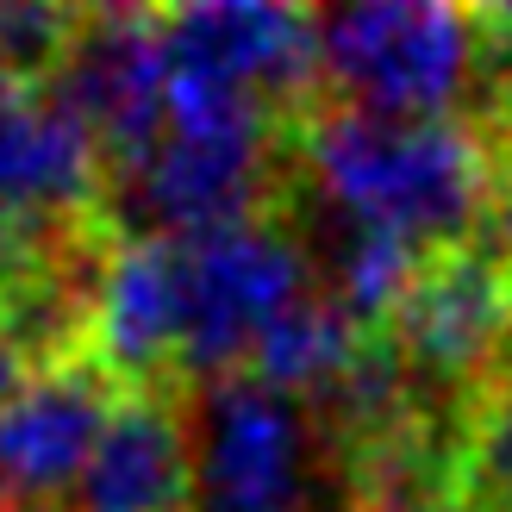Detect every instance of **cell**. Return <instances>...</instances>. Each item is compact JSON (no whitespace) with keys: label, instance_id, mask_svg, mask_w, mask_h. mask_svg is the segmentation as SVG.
Segmentation results:
<instances>
[{"label":"cell","instance_id":"2","mask_svg":"<svg viewBox=\"0 0 512 512\" xmlns=\"http://www.w3.org/2000/svg\"><path fill=\"white\" fill-rule=\"evenodd\" d=\"M194 512H356V475L313 400L256 375L188 388Z\"/></svg>","mask_w":512,"mask_h":512},{"label":"cell","instance_id":"15","mask_svg":"<svg viewBox=\"0 0 512 512\" xmlns=\"http://www.w3.org/2000/svg\"><path fill=\"white\" fill-rule=\"evenodd\" d=\"M356 512H388V506H356Z\"/></svg>","mask_w":512,"mask_h":512},{"label":"cell","instance_id":"1","mask_svg":"<svg viewBox=\"0 0 512 512\" xmlns=\"http://www.w3.org/2000/svg\"><path fill=\"white\" fill-rule=\"evenodd\" d=\"M294 169L319 207L419 256L506 225L500 157L469 119H388L313 100L294 125Z\"/></svg>","mask_w":512,"mask_h":512},{"label":"cell","instance_id":"10","mask_svg":"<svg viewBox=\"0 0 512 512\" xmlns=\"http://www.w3.org/2000/svg\"><path fill=\"white\" fill-rule=\"evenodd\" d=\"M69 512H194L188 388H125L88 469L69 488Z\"/></svg>","mask_w":512,"mask_h":512},{"label":"cell","instance_id":"13","mask_svg":"<svg viewBox=\"0 0 512 512\" xmlns=\"http://www.w3.org/2000/svg\"><path fill=\"white\" fill-rule=\"evenodd\" d=\"M450 500L475 512H512V363L463 400Z\"/></svg>","mask_w":512,"mask_h":512},{"label":"cell","instance_id":"3","mask_svg":"<svg viewBox=\"0 0 512 512\" xmlns=\"http://www.w3.org/2000/svg\"><path fill=\"white\" fill-rule=\"evenodd\" d=\"M319 100L388 119H469L481 88L475 7L438 0H369L313 13Z\"/></svg>","mask_w":512,"mask_h":512},{"label":"cell","instance_id":"9","mask_svg":"<svg viewBox=\"0 0 512 512\" xmlns=\"http://www.w3.org/2000/svg\"><path fill=\"white\" fill-rule=\"evenodd\" d=\"M107 219V163L38 82H0V238Z\"/></svg>","mask_w":512,"mask_h":512},{"label":"cell","instance_id":"8","mask_svg":"<svg viewBox=\"0 0 512 512\" xmlns=\"http://www.w3.org/2000/svg\"><path fill=\"white\" fill-rule=\"evenodd\" d=\"M119 381L94 356L25 369L0 394V512H38L75 488L88 469V450L100 444Z\"/></svg>","mask_w":512,"mask_h":512},{"label":"cell","instance_id":"5","mask_svg":"<svg viewBox=\"0 0 512 512\" xmlns=\"http://www.w3.org/2000/svg\"><path fill=\"white\" fill-rule=\"evenodd\" d=\"M381 338L431 394L469 400L512 363V238L481 232L469 244L431 250Z\"/></svg>","mask_w":512,"mask_h":512},{"label":"cell","instance_id":"11","mask_svg":"<svg viewBox=\"0 0 512 512\" xmlns=\"http://www.w3.org/2000/svg\"><path fill=\"white\" fill-rule=\"evenodd\" d=\"M88 356L119 388H182V256L169 238L113 244Z\"/></svg>","mask_w":512,"mask_h":512},{"label":"cell","instance_id":"7","mask_svg":"<svg viewBox=\"0 0 512 512\" xmlns=\"http://www.w3.org/2000/svg\"><path fill=\"white\" fill-rule=\"evenodd\" d=\"M57 107L94 138L107 175L132 169L163 138V13L138 7H82L63 57L38 82Z\"/></svg>","mask_w":512,"mask_h":512},{"label":"cell","instance_id":"12","mask_svg":"<svg viewBox=\"0 0 512 512\" xmlns=\"http://www.w3.org/2000/svg\"><path fill=\"white\" fill-rule=\"evenodd\" d=\"M369 338H375V331H363L338 300L313 288L306 300H294L263 338H256L244 375L269 381V388H288L300 400H319L331 381L356 363V350H363Z\"/></svg>","mask_w":512,"mask_h":512},{"label":"cell","instance_id":"4","mask_svg":"<svg viewBox=\"0 0 512 512\" xmlns=\"http://www.w3.org/2000/svg\"><path fill=\"white\" fill-rule=\"evenodd\" d=\"M182 388L238 375L256 338L313 294L306 244L288 219H250L207 238H182Z\"/></svg>","mask_w":512,"mask_h":512},{"label":"cell","instance_id":"6","mask_svg":"<svg viewBox=\"0 0 512 512\" xmlns=\"http://www.w3.org/2000/svg\"><path fill=\"white\" fill-rule=\"evenodd\" d=\"M163 69L169 82L238 94L300 125V113L319 100V32L300 7H256V0L163 7Z\"/></svg>","mask_w":512,"mask_h":512},{"label":"cell","instance_id":"14","mask_svg":"<svg viewBox=\"0 0 512 512\" xmlns=\"http://www.w3.org/2000/svg\"><path fill=\"white\" fill-rule=\"evenodd\" d=\"M25 375V356H19V338H13V313H7V294H0V394Z\"/></svg>","mask_w":512,"mask_h":512}]
</instances>
